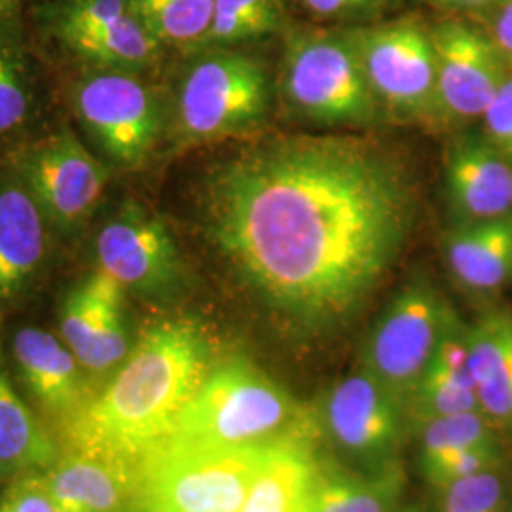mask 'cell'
Here are the masks:
<instances>
[{
  "label": "cell",
  "instance_id": "cell-2",
  "mask_svg": "<svg viewBox=\"0 0 512 512\" xmlns=\"http://www.w3.org/2000/svg\"><path fill=\"white\" fill-rule=\"evenodd\" d=\"M215 363L200 321L167 317L148 325L107 387L61 427L67 450L143 461L169 437Z\"/></svg>",
  "mask_w": 512,
  "mask_h": 512
},
{
  "label": "cell",
  "instance_id": "cell-30",
  "mask_svg": "<svg viewBox=\"0 0 512 512\" xmlns=\"http://www.w3.org/2000/svg\"><path fill=\"white\" fill-rule=\"evenodd\" d=\"M499 463H501L499 444L454 450L439 456L420 459L423 478L439 492L463 478L497 469Z\"/></svg>",
  "mask_w": 512,
  "mask_h": 512
},
{
  "label": "cell",
  "instance_id": "cell-18",
  "mask_svg": "<svg viewBox=\"0 0 512 512\" xmlns=\"http://www.w3.org/2000/svg\"><path fill=\"white\" fill-rule=\"evenodd\" d=\"M12 349L21 382L61 427L88 404L86 370L69 346L52 332L25 327L16 334Z\"/></svg>",
  "mask_w": 512,
  "mask_h": 512
},
{
  "label": "cell",
  "instance_id": "cell-36",
  "mask_svg": "<svg viewBox=\"0 0 512 512\" xmlns=\"http://www.w3.org/2000/svg\"><path fill=\"white\" fill-rule=\"evenodd\" d=\"M16 6H18V0H0V21L8 18Z\"/></svg>",
  "mask_w": 512,
  "mask_h": 512
},
{
  "label": "cell",
  "instance_id": "cell-24",
  "mask_svg": "<svg viewBox=\"0 0 512 512\" xmlns=\"http://www.w3.org/2000/svg\"><path fill=\"white\" fill-rule=\"evenodd\" d=\"M57 459L54 439L12 387L0 340V482L48 471Z\"/></svg>",
  "mask_w": 512,
  "mask_h": 512
},
{
  "label": "cell",
  "instance_id": "cell-31",
  "mask_svg": "<svg viewBox=\"0 0 512 512\" xmlns=\"http://www.w3.org/2000/svg\"><path fill=\"white\" fill-rule=\"evenodd\" d=\"M0 512H59L46 486L44 471L14 478L0 497Z\"/></svg>",
  "mask_w": 512,
  "mask_h": 512
},
{
  "label": "cell",
  "instance_id": "cell-10",
  "mask_svg": "<svg viewBox=\"0 0 512 512\" xmlns=\"http://www.w3.org/2000/svg\"><path fill=\"white\" fill-rule=\"evenodd\" d=\"M408 420V406L365 368L330 389L317 418L319 431L361 469L399 459Z\"/></svg>",
  "mask_w": 512,
  "mask_h": 512
},
{
  "label": "cell",
  "instance_id": "cell-19",
  "mask_svg": "<svg viewBox=\"0 0 512 512\" xmlns=\"http://www.w3.org/2000/svg\"><path fill=\"white\" fill-rule=\"evenodd\" d=\"M48 220L19 173L0 179V306L37 279L48 253Z\"/></svg>",
  "mask_w": 512,
  "mask_h": 512
},
{
  "label": "cell",
  "instance_id": "cell-20",
  "mask_svg": "<svg viewBox=\"0 0 512 512\" xmlns=\"http://www.w3.org/2000/svg\"><path fill=\"white\" fill-rule=\"evenodd\" d=\"M467 338L480 410L497 431L512 433V317L486 313Z\"/></svg>",
  "mask_w": 512,
  "mask_h": 512
},
{
  "label": "cell",
  "instance_id": "cell-23",
  "mask_svg": "<svg viewBox=\"0 0 512 512\" xmlns=\"http://www.w3.org/2000/svg\"><path fill=\"white\" fill-rule=\"evenodd\" d=\"M313 442L274 444L262 461L239 512H310L317 458Z\"/></svg>",
  "mask_w": 512,
  "mask_h": 512
},
{
  "label": "cell",
  "instance_id": "cell-6",
  "mask_svg": "<svg viewBox=\"0 0 512 512\" xmlns=\"http://www.w3.org/2000/svg\"><path fill=\"white\" fill-rule=\"evenodd\" d=\"M268 110L266 69L249 55L220 50L184 74L175 99V128L183 143H211L258 128Z\"/></svg>",
  "mask_w": 512,
  "mask_h": 512
},
{
  "label": "cell",
  "instance_id": "cell-17",
  "mask_svg": "<svg viewBox=\"0 0 512 512\" xmlns=\"http://www.w3.org/2000/svg\"><path fill=\"white\" fill-rule=\"evenodd\" d=\"M143 461L67 450L44 471L59 512H129L137 507Z\"/></svg>",
  "mask_w": 512,
  "mask_h": 512
},
{
  "label": "cell",
  "instance_id": "cell-4",
  "mask_svg": "<svg viewBox=\"0 0 512 512\" xmlns=\"http://www.w3.org/2000/svg\"><path fill=\"white\" fill-rule=\"evenodd\" d=\"M272 446L217 448L165 439L143 459L137 511L239 512Z\"/></svg>",
  "mask_w": 512,
  "mask_h": 512
},
{
  "label": "cell",
  "instance_id": "cell-3",
  "mask_svg": "<svg viewBox=\"0 0 512 512\" xmlns=\"http://www.w3.org/2000/svg\"><path fill=\"white\" fill-rule=\"evenodd\" d=\"M319 421L245 357L220 359L167 439L217 448L313 442Z\"/></svg>",
  "mask_w": 512,
  "mask_h": 512
},
{
  "label": "cell",
  "instance_id": "cell-27",
  "mask_svg": "<svg viewBox=\"0 0 512 512\" xmlns=\"http://www.w3.org/2000/svg\"><path fill=\"white\" fill-rule=\"evenodd\" d=\"M33 86L18 38L0 33V137L16 133L31 116Z\"/></svg>",
  "mask_w": 512,
  "mask_h": 512
},
{
  "label": "cell",
  "instance_id": "cell-37",
  "mask_svg": "<svg viewBox=\"0 0 512 512\" xmlns=\"http://www.w3.org/2000/svg\"><path fill=\"white\" fill-rule=\"evenodd\" d=\"M397 512H425L421 509L420 505H404Z\"/></svg>",
  "mask_w": 512,
  "mask_h": 512
},
{
  "label": "cell",
  "instance_id": "cell-14",
  "mask_svg": "<svg viewBox=\"0 0 512 512\" xmlns=\"http://www.w3.org/2000/svg\"><path fill=\"white\" fill-rule=\"evenodd\" d=\"M431 38L437 57V116L454 122L482 118L507 76L494 40L461 23L440 25Z\"/></svg>",
  "mask_w": 512,
  "mask_h": 512
},
{
  "label": "cell",
  "instance_id": "cell-1",
  "mask_svg": "<svg viewBox=\"0 0 512 512\" xmlns=\"http://www.w3.org/2000/svg\"><path fill=\"white\" fill-rule=\"evenodd\" d=\"M408 167L355 137H285L220 164L205 234L258 300L304 334L353 317L416 220Z\"/></svg>",
  "mask_w": 512,
  "mask_h": 512
},
{
  "label": "cell",
  "instance_id": "cell-32",
  "mask_svg": "<svg viewBox=\"0 0 512 512\" xmlns=\"http://www.w3.org/2000/svg\"><path fill=\"white\" fill-rule=\"evenodd\" d=\"M482 120L486 137L512 160V76H505Z\"/></svg>",
  "mask_w": 512,
  "mask_h": 512
},
{
  "label": "cell",
  "instance_id": "cell-29",
  "mask_svg": "<svg viewBox=\"0 0 512 512\" xmlns=\"http://www.w3.org/2000/svg\"><path fill=\"white\" fill-rule=\"evenodd\" d=\"M440 495L439 512H507L505 482L497 469L458 480Z\"/></svg>",
  "mask_w": 512,
  "mask_h": 512
},
{
  "label": "cell",
  "instance_id": "cell-22",
  "mask_svg": "<svg viewBox=\"0 0 512 512\" xmlns=\"http://www.w3.org/2000/svg\"><path fill=\"white\" fill-rule=\"evenodd\" d=\"M446 262L463 289L499 291L512 279V215L459 224L446 241Z\"/></svg>",
  "mask_w": 512,
  "mask_h": 512
},
{
  "label": "cell",
  "instance_id": "cell-38",
  "mask_svg": "<svg viewBox=\"0 0 512 512\" xmlns=\"http://www.w3.org/2000/svg\"><path fill=\"white\" fill-rule=\"evenodd\" d=\"M139 512H154V511H139Z\"/></svg>",
  "mask_w": 512,
  "mask_h": 512
},
{
  "label": "cell",
  "instance_id": "cell-21",
  "mask_svg": "<svg viewBox=\"0 0 512 512\" xmlns=\"http://www.w3.org/2000/svg\"><path fill=\"white\" fill-rule=\"evenodd\" d=\"M404 488L406 475L399 459L359 471L317 459L310 512H397Z\"/></svg>",
  "mask_w": 512,
  "mask_h": 512
},
{
  "label": "cell",
  "instance_id": "cell-15",
  "mask_svg": "<svg viewBox=\"0 0 512 512\" xmlns=\"http://www.w3.org/2000/svg\"><path fill=\"white\" fill-rule=\"evenodd\" d=\"M124 296L120 283L95 270L71 289L61 306V340L95 376L116 370L131 351Z\"/></svg>",
  "mask_w": 512,
  "mask_h": 512
},
{
  "label": "cell",
  "instance_id": "cell-33",
  "mask_svg": "<svg viewBox=\"0 0 512 512\" xmlns=\"http://www.w3.org/2000/svg\"><path fill=\"white\" fill-rule=\"evenodd\" d=\"M380 0H302V4L317 16L338 18V16H353L365 14L372 10Z\"/></svg>",
  "mask_w": 512,
  "mask_h": 512
},
{
  "label": "cell",
  "instance_id": "cell-5",
  "mask_svg": "<svg viewBox=\"0 0 512 512\" xmlns=\"http://www.w3.org/2000/svg\"><path fill=\"white\" fill-rule=\"evenodd\" d=\"M281 92L296 114L323 126H365L378 114L349 35H294L285 48Z\"/></svg>",
  "mask_w": 512,
  "mask_h": 512
},
{
  "label": "cell",
  "instance_id": "cell-35",
  "mask_svg": "<svg viewBox=\"0 0 512 512\" xmlns=\"http://www.w3.org/2000/svg\"><path fill=\"white\" fill-rule=\"evenodd\" d=\"M440 4H448V6H459V8H475V6H482L490 0H437Z\"/></svg>",
  "mask_w": 512,
  "mask_h": 512
},
{
  "label": "cell",
  "instance_id": "cell-39",
  "mask_svg": "<svg viewBox=\"0 0 512 512\" xmlns=\"http://www.w3.org/2000/svg\"><path fill=\"white\" fill-rule=\"evenodd\" d=\"M511 512H512V509H511Z\"/></svg>",
  "mask_w": 512,
  "mask_h": 512
},
{
  "label": "cell",
  "instance_id": "cell-12",
  "mask_svg": "<svg viewBox=\"0 0 512 512\" xmlns=\"http://www.w3.org/2000/svg\"><path fill=\"white\" fill-rule=\"evenodd\" d=\"M48 23L54 37L93 69L139 73L164 52L131 0H57Z\"/></svg>",
  "mask_w": 512,
  "mask_h": 512
},
{
  "label": "cell",
  "instance_id": "cell-13",
  "mask_svg": "<svg viewBox=\"0 0 512 512\" xmlns=\"http://www.w3.org/2000/svg\"><path fill=\"white\" fill-rule=\"evenodd\" d=\"M18 173L48 224L63 234L92 217L109 183L107 167L71 131L54 133L31 148Z\"/></svg>",
  "mask_w": 512,
  "mask_h": 512
},
{
  "label": "cell",
  "instance_id": "cell-7",
  "mask_svg": "<svg viewBox=\"0 0 512 512\" xmlns=\"http://www.w3.org/2000/svg\"><path fill=\"white\" fill-rule=\"evenodd\" d=\"M452 311L431 283H408L370 330L361 368L410 406Z\"/></svg>",
  "mask_w": 512,
  "mask_h": 512
},
{
  "label": "cell",
  "instance_id": "cell-25",
  "mask_svg": "<svg viewBox=\"0 0 512 512\" xmlns=\"http://www.w3.org/2000/svg\"><path fill=\"white\" fill-rule=\"evenodd\" d=\"M131 4L164 48L205 50L215 0H131Z\"/></svg>",
  "mask_w": 512,
  "mask_h": 512
},
{
  "label": "cell",
  "instance_id": "cell-8",
  "mask_svg": "<svg viewBox=\"0 0 512 512\" xmlns=\"http://www.w3.org/2000/svg\"><path fill=\"white\" fill-rule=\"evenodd\" d=\"M73 105L82 128L116 165L143 164L158 143L160 103L137 73L95 69L84 74L74 86Z\"/></svg>",
  "mask_w": 512,
  "mask_h": 512
},
{
  "label": "cell",
  "instance_id": "cell-16",
  "mask_svg": "<svg viewBox=\"0 0 512 512\" xmlns=\"http://www.w3.org/2000/svg\"><path fill=\"white\" fill-rule=\"evenodd\" d=\"M446 196L459 224L512 215V160L486 133L461 135L446 156Z\"/></svg>",
  "mask_w": 512,
  "mask_h": 512
},
{
  "label": "cell",
  "instance_id": "cell-11",
  "mask_svg": "<svg viewBox=\"0 0 512 512\" xmlns=\"http://www.w3.org/2000/svg\"><path fill=\"white\" fill-rule=\"evenodd\" d=\"M378 105L410 116H437V57L433 38L412 21L349 35Z\"/></svg>",
  "mask_w": 512,
  "mask_h": 512
},
{
  "label": "cell",
  "instance_id": "cell-28",
  "mask_svg": "<svg viewBox=\"0 0 512 512\" xmlns=\"http://www.w3.org/2000/svg\"><path fill=\"white\" fill-rule=\"evenodd\" d=\"M497 433L482 412L435 418L421 425L420 459L476 446H495L499 444Z\"/></svg>",
  "mask_w": 512,
  "mask_h": 512
},
{
  "label": "cell",
  "instance_id": "cell-9",
  "mask_svg": "<svg viewBox=\"0 0 512 512\" xmlns=\"http://www.w3.org/2000/svg\"><path fill=\"white\" fill-rule=\"evenodd\" d=\"M97 270L126 293L169 300L186 285L179 245L164 220L139 202H126L95 238Z\"/></svg>",
  "mask_w": 512,
  "mask_h": 512
},
{
  "label": "cell",
  "instance_id": "cell-34",
  "mask_svg": "<svg viewBox=\"0 0 512 512\" xmlns=\"http://www.w3.org/2000/svg\"><path fill=\"white\" fill-rule=\"evenodd\" d=\"M494 42L501 55L512 57V0H509L495 19Z\"/></svg>",
  "mask_w": 512,
  "mask_h": 512
},
{
  "label": "cell",
  "instance_id": "cell-26",
  "mask_svg": "<svg viewBox=\"0 0 512 512\" xmlns=\"http://www.w3.org/2000/svg\"><path fill=\"white\" fill-rule=\"evenodd\" d=\"M285 19V0H215L205 50H226L275 33Z\"/></svg>",
  "mask_w": 512,
  "mask_h": 512
}]
</instances>
